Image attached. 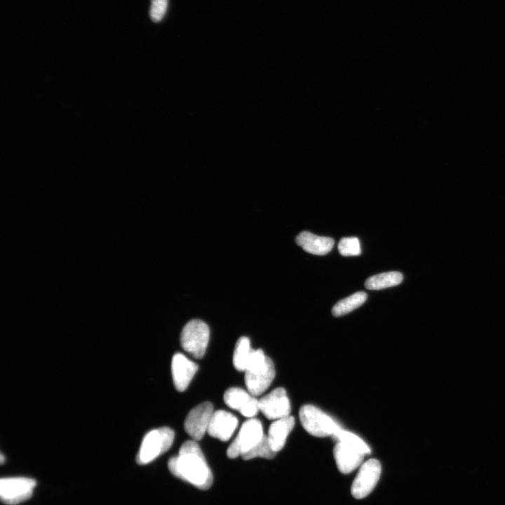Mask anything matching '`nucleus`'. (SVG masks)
I'll return each instance as SVG.
<instances>
[{
  "mask_svg": "<svg viewBox=\"0 0 505 505\" xmlns=\"http://www.w3.org/2000/svg\"><path fill=\"white\" fill-rule=\"evenodd\" d=\"M168 466L175 476L199 489L207 490L213 483L211 471L196 440L185 441L177 456L169 459Z\"/></svg>",
  "mask_w": 505,
  "mask_h": 505,
  "instance_id": "nucleus-1",
  "label": "nucleus"
},
{
  "mask_svg": "<svg viewBox=\"0 0 505 505\" xmlns=\"http://www.w3.org/2000/svg\"><path fill=\"white\" fill-rule=\"evenodd\" d=\"M244 372L248 391L254 396L268 389L276 373L273 361L262 349L253 350Z\"/></svg>",
  "mask_w": 505,
  "mask_h": 505,
  "instance_id": "nucleus-2",
  "label": "nucleus"
},
{
  "mask_svg": "<svg viewBox=\"0 0 505 505\" xmlns=\"http://www.w3.org/2000/svg\"><path fill=\"white\" fill-rule=\"evenodd\" d=\"M175 433L168 427H161L149 431L144 437L136 457L137 464H147L171 447Z\"/></svg>",
  "mask_w": 505,
  "mask_h": 505,
  "instance_id": "nucleus-3",
  "label": "nucleus"
},
{
  "mask_svg": "<svg viewBox=\"0 0 505 505\" xmlns=\"http://www.w3.org/2000/svg\"><path fill=\"white\" fill-rule=\"evenodd\" d=\"M299 417L304 429L314 436H333L341 428L330 416L311 405L302 406Z\"/></svg>",
  "mask_w": 505,
  "mask_h": 505,
  "instance_id": "nucleus-4",
  "label": "nucleus"
},
{
  "mask_svg": "<svg viewBox=\"0 0 505 505\" xmlns=\"http://www.w3.org/2000/svg\"><path fill=\"white\" fill-rule=\"evenodd\" d=\"M210 336L208 325L198 319L189 321L183 328L180 343L183 349L195 358H201L206 351Z\"/></svg>",
  "mask_w": 505,
  "mask_h": 505,
  "instance_id": "nucleus-5",
  "label": "nucleus"
},
{
  "mask_svg": "<svg viewBox=\"0 0 505 505\" xmlns=\"http://www.w3.org/2000/svg\"><path fill=\"white\" fill-rule=\"evenodd\" d=\"M264 436L260 420L250 418L241 426L238 435L227 450L228 457L234 459L242 456L256 445Z\"/></svg>",
  "mask_w": 505,
  "mask_h": 505,
  "instance_id": "nucleus-6",
  "label": "nucleus"
},
{
  "mask_svg": "<svg viewBox=\"0 0 505 505\" xmlns=\"http://www.w3.org/2000/svg\"><path fill=\"white\" fill-rule=\"evenodd\" d=\"M36 481L29 478H4L0 480V496L2 502L15 505L29 499Z\"/></svg>",
  "mask_w": 505,
  "mask_h": 505,
  "instance_id": "nucleus-7",
  "label": "nucleus"
},
{
  "mask_svg": "<svg viewBox=\"0 0 505 505\" xmlns=\"http://www.w3.org/2000/svg\"><path fill=\"white\" fill-rule=\"evenodd\" d=\"M381 474V464L376 459H370L361 465L353 481L351 492L356 499L368 496L375 488Z\"/></svg>",
  "mask_w": 505,
  "mask_h": 505,
  "instance_id": "nucleus-8",
  "label": "nucleus"
},
{
  "mask_svg": "<svg viewBox=\"0 0 505 505\" xmlns=\"http://www.w3.org/2000/svg\"><path fill=\"white\" fill-rule=\"evenodd\" d=\"M213 412V406L210 402L200 403L189 411L184 428L194 440H200L207 432Z\"/></svg>",
  "mask_w": 505,
  "mask_h": 505,
  "instance_id": "nucleus-9",
  "label": "nucleus"
},
{
  "mask_svg": "<svg viewBox=\"0 0 505 505\" xmlns=\"http://www.w3.org/2000/svg\"><path fill=\"white\" fill-rule=\"evenodd\" d=\"M259 408L269 419H279L290 416L291 406L285 390L278 387L259 400Z\"/></svg>",
  "mask_w": 505,
  "mask_h": 505,
  "instance_id": "nucleus-10",
  "label": "nucleus"
},
{
  "mask_svg": "<svg viewBox=\"0 0 505 505\" xmlns=\"http://www.w3.org/2000/svg\"><path fill=\"white\" fill-rule=\"evenodd\" d=\"M224 401L227 406L248 418H252L260 411L259 400L241 388L228 389L224 394Z\"/></svg>",
  "mask_w": 505,
  "mask_h": 505,
  "instance_id": "nucleus-11",
  "label": "nucleus"
},
{
  "mask_svg": "<svg viewBox=\"0 0 505 505\" xmlns=\"http://www.w3.org/2000/svg\"><path fill=\"white\" fill-rule=\"evenodd\" d=\"M198 365L180 353L175 354L171 362L174 386L178 391H184L197 372Z\"/></svg>",
  "mask_w": 505,
  "mask_h": 505,
  "instance_id": "nucleus-12",
  "label": "nucleus"
},
{
  "mask_svg": "<svg viewBox=\"0 0 505 505\" xmlns=\"http://www.w3.org/2000/svg\"><path fill=\"white\" fill-rule=\"evenodd\" d=\"M238 424V419L225 410L213 412L207 430L208 433L222 441H227L233 435Z\"/></svg>",
  "mask_w": 505,
  "mask_h": 505,
  "instance_id": "nucleus-13",
  "label": "nucleus"
},
{
  "mask_svg": "<svg viewBox=\"0 0 505 505\" xmlns=\"http://www.w3.org/2000/svg\"><path fill=\"white\" fill-rule=\"evenodd\" d=\"M333 454L337 468L343 473H351L361 466L365 456L342 442H337Z\"/></svg>",
  "mask_w": 505,
  "mask_h": 505,
  "instance_id": "nucleus-14",
  "label": "nucleus"
},
{
  "mask_svg": "<svg viewBox=\"0 0 505 505\" xmlns=\"http://www.w3.org/2000/svg\"><path fill=\"white\" fill-rule=\"evenodd\" d=\"M295 241L306 252L318 255L328 253L335 243L332 238L317 236L307 231L299 233Z\"/></svg>",
  "mask_w": 505,
  "mask_h": 505,
  "instance_id": "nucleus-15",
  "label": "nucleus"
},
{
  "mask_svg": "<svg viewBox=\"0 0 505 505\" xmlns=\"http://www.w3.org/2000/svg\"><path fill=\"white\" fill-rule=\"evenodd\" d=\"M295 423V418L290 415L276 419L270 425L267 436L274 452H278L283 449Z\"/></svg>",
  "mask_w": 505,
  "mask_h": 505,
  "instance_id": "nucleus-16",
  "label": "nucleus"
},
{
  "mask_svg": "<svg viewBox=\"0 0 505 505\" xmlns=\"http://www.w3.org/2000/svg\"><path fill=\"white\" fill-rule=\"evenodd\" d=\"M403 279V276L400 272H384L368 278L365 282V286L369 290H381L397 285Z\"/></svg>",
  "mask_w": 505,
  "mask_h": 505,
  "instance_id": "nucleus-17",
  "label": "nucleus"
},
{
  "mask_svg": "<svg viewBox=\"0 0 505 505\" xmlns=\"http://www.w3.org/2000/svg\"><path fill=\"white\" fill-rule=\"evenodd\" d=\"M252 351L250 339L247 337H241L237 340L233 354V364L237 370H245Z\"/></svg>",
  "mask_w": 505,
  "mask_h": 505,
  "instance_id": "nucleus-18",
  "label": "nucleus"
},
{
  "mask_svg": "<svg viewBox=\"0 0 505 505\" xmlns=\"http://www.w3.org/2000/svg\"><path fill=\"white\" fill-rule=\"evenodd\" d=\"M366 299L367 294L365 292H356L337 302L332 307V313L337 317L345 315L361 306Z\"/></svg>",
  "mask_w": 505,
  "mask_h": 505,
  "instance_id": "nucleus-19",
  "label": "nucleus"
},
{
  "mask_svg": "<svg viewBox=\"0 0 505 505\" xmlns=\"http://www.w3.org/2000/svg\"><path fill=\"white\" fill-rule=\"evenodd\" d=\"M337 442H342L363 454L371 452L369 446L357 435L339 428L332 436Z\"/></svg>",
  "mask_w": 505,
  "mask_h": 505,
  "instance_id": "nucleus-20",
  "label": "nucleus"
},
{
  "mask_svg": "<svg viewBox=\"0 0 505 505\" xmlns=\"http://www.w3.org/2000/svg\"><path fill=\"white\" fill-rule=\"evenodd\" d=\"M277 452H274L271 448L268 440L267 435L264 434L263 438L251 449L244 453L241 457L245 460L253 459L255 457H263L266 459H273Z\"/></svg>",
  "mask_w": 505,
  "mask_h": 505,
  "instance_id": "nucleus-21",
  "label": "nucleus"
},
{
  "mask_svg": "<svg viewBox=\"0 0 505 505\" xmlns=\"http://www.w3.org/2000/svg\"><path fill=\"white\" fill-rule=\"evenodd\" d=\"M338 250L343 256H356L361 252L360 242L357 237H344L338 243Z\"/></svg>",
  "mask_w": 505,
  "mask_h": 505,
  "instance_id": "nucleus-22",
  "label": "nucleus"
},
{
  "mask_svg": "<svg viewBox=\"0 0 505 505\" xmlns=\"http://www.w3.org/2000/svg\"><path fill=\"white\" fill-rule=\"evenodd\" d=\"M168 0H151L149 15L154 22L161 21L165 15Z\"/></svg>",
  "mask_w": 505,
  "mask_h": 505,
  "instance_id": "nucleus-23",
  "label": "nucleus"
},
{
  "mask_svg": "<svg viewBox=\"0 0 505 505\" xmlns=\"http://www.w3.org/2000/svg\"><path fill=\"white\" fill-rule=\"evenodd\" d=\"M4 461H5V457H4V456L3 454H0V462H1V464H3L4 462Z\"/></svg>",
  "mask_w": 505,
  "mask_h": 505,
  "instance_id": "nucleus-24",
  "label": "nucleus"
}]
</instances>
